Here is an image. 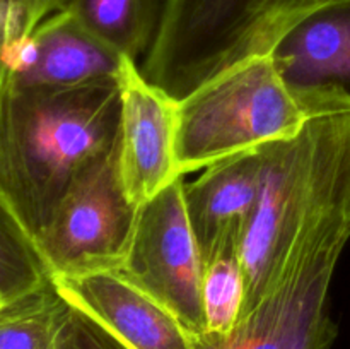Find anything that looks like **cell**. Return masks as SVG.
Returning a JSON list of instances; mask_svg holds the SVG:
<instances>
[{
	"label": "cell",
	"instance_id": "6da1fadb",
	"mask_svg": "<svg viewBox=\"0 0 350 349\" xmlns=\"http://www.w3.org/2000/svg\"><path fill=\"white\" fill-rule=\"evenodd\" d=\"M120 81L14 88L0 99V194L40 238L82 168L118 140Z\"/></svg>",
	"mask_w": 350,
	"mask_h": 349
},
{
	"label": "cell",
	"instance_id": "7a4b0ae2",
	"mask_svg": "<svg viewBox=\"0 0 350 349\" xmlns=\"http://www.w3.org/2000/svg\"><path fill=\"white\" fill-rule=\"evenodd\" d=\"M350 205V113L318 116L263 146L258 195L239 259L241 315L270 293L314 228Z\"/></svg>",
	"mask_w": 350,
	"mask_h": 349
},
{
	"label": "cell",
	"instance_id": "3957f363",
	"mask_svg": "<svg viewBox=\"0 0 350 349\" xmlns=\"http://www.w3.org/2000/svg\"><path fill=\"white\" fill-rule=\"evenodd\" d=\"M338 0H163L142 74L180 101L275 44L314 10Z\"/></svg>",
	"mask_w": 350,
	"mask_h": 349
},
{
	"label": "cell",
	"instance_id": "277c9868",
	"mask_svg": "<svg viewBox=\"0 0 350 349\" xmlns=\"http://www.w3.org/2000/svg\"><path fill=\"white\" fill-rule=\"evenodd\" d=\"M180 173L287 139L313 115L280 79L270 55L253 57L181 98L176 108Z\"/></svg>",
	"mask_w": 350,
	"mask_h": 349
},
{
	"label": "cell",
	"instance_id": "5b68a950",
	"mask_svg": "<svg viewBox=\"0 0 350 349\" xmlns=\"http://www.w3.org/2000/svg\"><path fill=\"white\" fill-rule=\"evenodd\" d=\"M349 240L350 205L308 235L277 286L228 334L190 335L193 349H330L338 328L328 291Z\"/></svg>",
	"mask_w": 350,
	"mask_h": 349
},
{
	"label": "cell",
	"instance_id": "8992f818",
	"mask_svg": "<svg viewBox=\"0 0 350 349\" xmlns=\"http://www.w3.org/2000/svg\"><path fill=\"white\" fill-rule=\"evenodd\" d=\"M139 207L120 178L118 140L75 177L53 219L38 238L55 279L120 272Z\"/></svg>",
	"mask_w": 350,
	"mask_h": 349
},
{
	"label": "cell",
	"instance_id": "52a82bcc",
	"mask_svg": "<svg viewBox=\"0 0 350 349\" xmlns=\"http://www.w3.org/2000/svg\"><path fill=\"white\" fill-rule=\"evenodd\" d=\"M183 178L139 207L120 272L159 301L188 334H205L204 262L188 221Z\"/></svg>",
	"mask_w": 350,
	"mask_h": 349
},
{
	"label": "cell",
	"instance_id": "ba28073f",
	"mask_svg": "<svg viewBox=\"0 0 350 349\" xmlns=\"http://www.w3.org/2000/svg\"><path fill=\"white\" fill-rule=\"evenodd\" d=\"M120 91V178L130 201L140 207L183 178L176 154L178 101L147 81L129 57L123 60Z\"/></svg>",
	"mask_w": 350,
	"mask_h": 349
},
{
	"label": "cell",
	"instance_id": "9c48e42d",
	"mask_svg": "<svg viewBox=\"0 0 350 349\" xmlns=\"http://www.w3.org/2000/svg\"><path fill=\"white\" fill-rule=\"evenodd\" d=\"M270 58L313 118L350 113V0L310 14L275 44Z\"/></svg>",
	"mask_w": 350,
	"mask_h": 349
},
{
	"label": "cell",
	"instance_id": "30bf717a",
	"mask_svg": "<svg viewBox=\"0 0 350 349\" xmlns=\"http://www.w3.org/2000/svg\"><path fill=\"white\" fill-rule=\"evenodd\" d=\"M125 55L89 33L72 14L58 10L9 51V86L72 89L120 81Z\"/></svg>",
	"mask_w": 350,
	"mask_h": 349
},
{
	"label": "cell",
	"instance_id": "8fae6325",
	"mask_svg": "<svg viewBox=\"0 0 350 349\" xmlns=\"http://www.w3.org/2000/svg\"><path fill=\"white\" fill-rule=\"evenodd\" d=\"M262 164L260 146L204 168L200 177L183 185L185 209L204 269L239 250L258 195Z\"/></svg>",
	"mask_w": 350,
	"mask_h": 349
},
{
	"label": "cell",
	"instance_id": "7c38bea8",
	"mask_svg": "<svg viewBox=\"0 0 350 349\" xmlns=\"http://www.w3.org/2000/svg\"><path fill=\"white\" fill-rule=\"evenodd\" d=\"M53 283L65 300L130 349H193L178 318L122 272H91Z\"/></svg>",
	"mask_w": 350,
	"mask_h": 349
},
{
	"label": "cell",
	"instance_id": "4fadbf2b",
	"mask_svg": "<svg viewBox=\"0 0 350 349\" xmlns=\"http://www.w3.org/2000/svg\"><path fill=\"white\" fill-rule=\"evenodd\" d=\"M67 10L89 33L137 62L156 38L163 0H65Z\"/></svg>",
	"mask_w": 350,
	"mask_h": 349
},
{
	"label": "cell",
	"instance_id": "5bb4252c",
	"mask_svg": "<svg viewBox=\"0 0 350 349\" xmlns=\"http://www.w3.org/2000/svg\"><path fill=\"white\" fill-rule=\"evenodd\" d=\"M51 283L40 243L0 194V298L12 303Z\"/></svg>",
	"mask_w": 350,
	"mask_h": 349
},
{
	"label": "cell",
	"instance_id": "9a60e30c",
	"mask_svg": "<svg viewBox=\"0 0 350 349\" xmlns=\"http://www.w3.org/2000/svg\"><path fill=\"white\" fill-rule=\"evenodd\" d=\"M68 303L51 283L0 311V349H58Z\"/></svg>",
	"mask_w": 350,
	"mask_h": 349
},
{
	"label": "cell",
	"instance_id": "2e32d148",
	"mask_svg": "<svg viewBox=\"0 0 350 349\" xmlns=\"http://www.w3.org/2000/svg\"><path fill=\"white\" fill-rule=\"evenodd\" d=\"M245 298L239 250L215 259L204 274L205 334L224 335L238 322Z\"/></svg>",
	"mask_w": 350,
	"mask_h": 349
},
{
	"label": "cell",
	"instance_id": "e0dca14e",
	"mask_svg": "<svg viewBox=\"0 0 350 349\" xmlns=\"http://www.w3.org/2000/svg\"><path fill=\"white\" fill-rule=\"evenodd\" d=\"M70 303V301H68ZM58 349H130L85 311L70 303L58 339Z\"/></svg>",
	"mask_w": 350,
	"mask_h": 349
},
{
	"label": "cell",
	"instance_id": "ac0fdd59",
	"mask_svg": "<svg viewBox=\"0 0 350 349\" xmlns=\"http://www.w3.org/2000/svg\"><path fill=\"white\" fill-rule=\"evenodd\" d=\"M65 0H5L12 47L26 41L33 31L51 14L64 7Z\"/></svg>",
	"mask_w": 350,
	"mask_h": 349
},
{
	"label": "cell",
	"instance_id": "d6986e66",
	"mask_svg": "<svg viewBox=\"0 0 350 349\" xmlns=\"http://www.w3.org/2000/svg\"><path fill=\"white\" fill-rule=\"evenodd\" d=\"M7 305H9V303H7V301H5V300H2V298H0V311H2V310H3V308H5V307H7Z\"/></svg>",
	"mask_w": 350,
	"mask_h": 349
}]
</instances>
